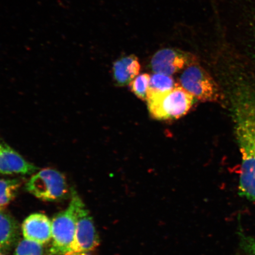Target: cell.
Listing matches in <instances>:
<instances>
[{"label": "cell", "mask_w": 255, "mask_h": 255, "mask_svg": "<svg viewBox=\"0 0 255 255\" xmlns=\"http://www.w3.org/2000/svg\"><path fill=\"white\" fill-rule=\"evenodd\" d=\"M232 117L241 157L239 192L255 202V89L241 84L232 92Z\"/></svg>", "instance_id": "1"}, {"label": "cell", "mask_w": 255, "mask_h": 255, "mask_svg": "<svg viewBox=\"0 0 255 255\" xmlns=\"http://www.w3.org/2000/svg\"><path fill=\"white\" fill-rule=\"evenodd\" d=\"M195 98L189 92L177 85L165 92H148L146 102L153 119L167 120L180 119L192 107Z\"/></svg>", "instance_id": "2"}, {"label": "cell", "mask_w": 255, "mask_h": 255, "mask_svg": "<svg viewBox=\"0 0 255 255\" xmlns=\"http://www.w3.org/2000/svg\"><path fill=\"white\" fill-rule=\"evenodd\" d=\"M25 189L36 198L45 202H59L71 195L66 178L61 172L47 168L32 175Z\"/></svg>", "instance_id": "3"}, {"label": "cell", "mask_w": 255, "mask_h": 255, "mask_svg": "<svg viewBox=\"0 0 255 255\" xmlns=\"http://www.w3.org/2000/svg\"><path fill=\"white\" fill-rule=\"evenodd\" d=\"M81 197L72 189L71 200L65 210L60 212L52 221V243L49 250L51 255H64L68 251L74 237L77 223V209Z\"/></svg>", "instance_id": "4"}, {"label": "cell", "mask_w": 255, "mask_h": 255, "mask_svg": "<svg viewBox=\"0 0 255 255\" xmlns=\"http://www.w3.org/2000/svg\"><path fill=\"white\" fill-rule=\"evenodd\" d=\"M180 85L202 103H216L222 100L221 91L215 80L198 63L185 69Z\"/></svg>", "instance_id": "5"}, {"label": "cell", "mask_w": 255, "mask_h": 255, "mask_svg": "<svg viewBox=\"0 0 255 255\" xmlns=\"http://www.w3.org/2000/svg\"><path fill=\"white\" fill-rule=\"evenodd\" d=\"M100 242L94 220L81 199L78 206L74 237L64 255H91L100 245Z\"/></svg>", "instance_id": "6"}, {"label": "cell", "mask_w": 255, "mask_h": 255, "mask_svg": "<svg viewBox=\"0 0 255 255\" xmlns=\"http://www.w3.org/2000/svg\"><path fill=\"white\" fill-rule=\"evenodd\" d=\"M196 63H198L197 59L192 53L175 48H165L152 56L150 66L154 73L171 76Z\"/></svg>", "instance_id": "7"}, {"label": "cell", "mask_w": 255, "mask_h": 255, "mask_svg": "<svg viewBox=\"0 0 255 255\" xmlns=\"http://www.w3.org/2000/svg\"><path fill=\"white\" fill-rule=\"evenodd\" d=\"M24 239L44 245L52 240V221L42 213L28 216L21 226Z\"/></svg>", "instance_id": "8"}, {"label": "cell", "mask_w": 255, "mask_h": 255, "mask_svg": "<svg viewBox=\"0 0 255 255\" xmlns=\"http://www.w3.org/2000/svg\"><path fill=\"white\" fill-rule=\"evenodd\" d=\"M37 170V167L25 160L10 146L0 143V174H31Z\"/></svg>", "instance_id": "9"}, {"label": "cell", "mask_w": 255, "mask_h": 255, "mask_svg": "<svg viewBox=\"0 0 255 255\" xmlns=\"http://www.w3.org/2000/svg\"><path fill=\"white\" fill-rule=\"evenodd\" d=\"M141 70L138 57L130 55L121 57L113 64V72L115 82L120 87L130 84Z\"/></svg>", "instance_id": "10"}, {"label": "cell", "mask_w": 255, "mask_h": 255, "mask_svg": "<svg viewBox=\"0 0 255 255\" xmlns=\"http://www.w3.org/2000/svg\"><path fill=\"white\" fill-rule=\"evenodd\" d=\"M19 236L17 222L4 210H0V251L10 250L17 243Z\"/></svg>", "instance_id": "11"}, {"label": "cell", "mask_w": 255, "mask_h": 255, "mask_svg": "<svg viewBox=\"0 0 255 255\" xmlns=\"http://www.w3.org/2000/svg\"><path fill=\"white\" fill-rule=\"evenodd\" d=\"M21 186L18 179H0V210H4L15 198Z\"/></svg>", "instance_id": "12"}, {"label": "cell", "mask_w": 255, "mask_h": 255, "mask_svg": "<svg viewBox=\"0 0 255 255\" xmlns=\"http://www.w3.org/2000/svg\"><path fill=\"white\" fill-rule=\"evenodd\" d=\"M177 84L171 76L154 73L151 76L148 92H165L172 90Z\"/></svg>", "instance_id": "13"}, {"label": "cell", "mask_w": 255, "mask_h": 255, "mask_svg": "<svg viewBox=\"0 0 255 255\" xmlns=\"http://www.w3.org/2000/svg\"><path fill=\"white\" fill-rule=\"evenodd\" d=\"M151 76L148 73L139 75L130 82V88L137 97L142 100H146L150 85Z\"/></svg>", "instance_id": "14"}, {"label": "cell", "mask_w": 255, "mask_h": 255, "mask_svg": "<svg viewBox=\"0 0 255 255\" xmlns=\"http://www.w3.org/2000/svg\"><path fill=\"white\" fill-rule=\"evenodd\" d=\"M14 255H45L43 245L23 239L19 242Z\"/></svg>", "instance_id": "15"}, {"label": "cell", "mask_w": 255, "mask_h": 255, "mask_svg": "<svg viewBox=\"0 0 255 255\" xmlns=\"http://www.w3.org/2000/svg\"><path fill=\"white\" fill-rule=\"evenodd\" d=\"M0 255H3V254H2L0 253Z\"/></svg>", "instance_id": "16"}]
</instances>
